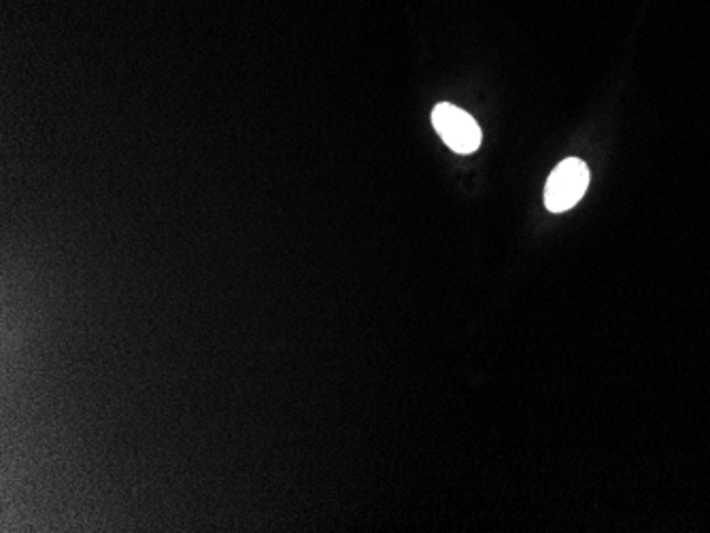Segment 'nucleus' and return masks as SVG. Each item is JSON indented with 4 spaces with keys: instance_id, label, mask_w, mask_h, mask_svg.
I'll use <instances>...</instances> for the list:
<instances>
[{
    "instance_id": "nucleus-1",
    "label": "nucleus",
    "mask_w": 710,
    "mask_h": 533,
    "mask_svg": "<svg viewBox=\"0 0 710 533\" xmlns=\"http://www.w3.org/2000/svg\"><path fill=\"white\" fill-rule=\"evenodd\" d=\"M590 185V169L583 160L569 158L551 172L544 188V206L551 213H564L579 204Z\"/></svg>"
},
{
    "instance_id": "nucleus-2",
    "label": "nucleus",
    "mask_w": 710,
    "mask_h": 533,
    "mask_svg": "<svg viewBox=\"0 0 710 533\" xmlns=\"http://www.w3.org/2000/svg\"><path fill=\"white\" fill-rule=\"evenodd\" d=\"M432 124H434V130L441 135V139L449 149H454L455 153L468 156L477 151L481 145L479 124L473 119V115L457 109L455 105L449 103L436 105L432 111Z\"/></svg>"
}]
</instances>
